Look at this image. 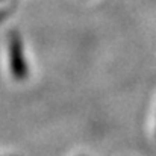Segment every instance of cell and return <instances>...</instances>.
<instances>
[{
    "mask_svg": "<svg viewBox=\"0 0 156 156\" xmlns=\"http://www.w3.org/2000/svg\"><path fill=\"white\" fill-rule=\"evenodd\" d=\"M9 55H11V70L15 79L21 80L27 76V65L24 61V55L21 49V41L18 37H12L11 38V44H9Z\"/></svg>",
    "mask_w": 156,
    "mask_h": 156,
    "instance_id": "6da1fadb",
    "label": "cell"
}]
</instances>
